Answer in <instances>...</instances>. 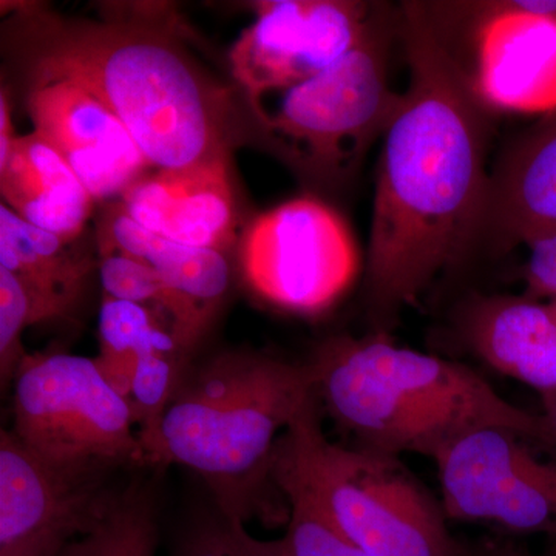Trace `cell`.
<instances>
[{
    "mask_svg": "<svg viewBox=\"0 0 556 556\" xmlns=\"http://www.w3.org/2000/svg\"><path fill=\"white\" fill-rule=\"evenodd\" d=\"M399 33L409 83L383 137L364 285L372 332L388 336L481 236L492 134L490 109L428 7L405 2Z\"/></svg>",
    "mask_w": 556,
    "mask_h": 556,
    "instance_id": "1",
    "label": "cell"
},
{
    "mask_svg": "<svg viewBox=\"0 0 556 556\" xmlns=\"http://www.w3.org/2000/svg\"><path fill=\"white\" fill-rule=\"evenodd\" d=\"M3 36L27 78L61 76L100 98L156 170L257 146L243 91L204 68L188 28L167 5L105 3L67 17L36 2L7 3Z\"/></svg>",
    "mask_w": 556,
    "mask_h": 556,
    "instance_id": "2",
    "label": "cell"
},
{
    "mask_svg": "<svg viewBox=\"0 0 556 556\" xmlns=\"http://www.w3.org/2000/svg\"><path fill=\"white\" fill-rule=\"evenodd\" d=\"M306 364L321 413L354 447L437 460L457 439L486 427L556 447L546 416L510 404L467 365L397 346L391 336H332Z\"/></svg>",
    "mask_w": 556,
    "mask_h": 556,
    "instance_id": "3",
    "label": "cell"
},
{
    "mask_svg": "<svg viewBox=\"0 0 556 556\" xmlns=\"http://www.w3.org/2000/svg\"><path fill=\"white\" fill-rule=\"evenodd\" d=\"M314 393L308 364L226 351L189 368L159 428L139 439L141 464L199 475L226 517L266 518L278 439Z\"/></svg>",
    "mask_w": 556,
    "mask_h": 556,
    "instance_id": "4",
    "label": "cell"
},
{
    "mask_svg": "<svg viewBox=\"0 0 556 556\" xmlns=\"http://www.w3.org/2000/svg\"><path fill=\"white\" fill-rule=\"evenodd\" d=\"M270 479L313 501L368 556L467 554L442 501L401 457L328 441L316 393L278 439Z\"/></svg>",
    "mask_w": 556,
    "mask_h": 556,
    "instance_id": "5",
    "label": "cell"
},
{
    "mask_svg": "<svg viewBox=\"0 0 556 556\" xmlns=\"http://www.w3.org/2000/svg\"><path fill=\"white\" fill-rule=\"evenodd\" d=\"M399 16L380 3L364 38L342 60L299 86L247 98L258 148L311 189L353 179L376 139L386 137L402 93L390 89L388 54Z\"/></svg>",
    "mask_w": 556,
    "mask_h": 556,
    "instance_id": "6",
    "label": "cell"
},
{
    "mask_svg": "<svg viewBox=\"0 0 556 556\" xmlns=\"http://www.w3.org/2000/svg\"><path fill=\"white\" fill-rule=\"evenodd\" d=\"M129 402L97 361L78 354H27L13 380V433L54 466L141 464Z\"/></svg>",
    "mask_w": 556,
    "mask_h": 556,
    "instance_id": "7",
    "label": "cell"
},
{
    "mask_svg": "<svg viewBox=\"0 0 556 556\" xmlns=\"http://www.w3.org/2000/svg\"><path fill=\"white\" fill-rule=\"evenodd\" d=\"M244 283L263 302L314 317L353 287L361 255L345 218L317 197H300L263 212L239 241Z\"/></svg>",
    "mask_w": 556,
    "mask_h": 556,
    "instance_id": "8",
    "label": "cell"
},
{
    "mask_svg": "<svg viewBox=\"0 0 556 556\" xmlns=\"http://www.w3.org/2000/svg\"><path fill=\"white\" fill-rule=\"evenodd\" d=\"M501 427L471 431L434 460L448 519L556 540V466Z\"/></svg>",
    "mask_w": 556,
    "mask_h": 556,
    "instance_id": "9",
    "label": "cell"
},
{
    "mask_svg": "<svg viewBox=\"0 0 556 556\" xmlns=\"http://www.w3.org/2000/svg\"><path fill=\"white\" fill-rule=\"evenodd\" d=\"M251 9L255 20L228 53L244 97L289 89L332 67L364 38L380 3L262 0Z\"/></svg>",
    "mask_w": 556,
    "mask_h": 556,
    "instance_id": "10",
    "label": "cell"
},
{
    "mask_svg": "<svg viewBox=\"0 0 556 556\" xmlns=\"http://www.w3.org/2000/svg\"><path fill=\"white\" fill-rule=\"evenodd\" d=\"M109 468L54 466L0 431V552L60 555L89 532L113 493L104 489Z\"/></svg>",
    "mask_w": 556,
    "mask_h": 556,
    "instance_id": "11",
    "label": "cell"
},
{
    "mask_svg": "<svg viewBox=\"0 0 556 556\" xmlns=\"http://www.w3.org/2000/svg\"><path fill=\"white\" fill-rule=\"evenodd\" d=\"M25 101L35 131L67 161L97 203L119 200L153 169L118 116L76 80L31 76Z\"/></svg>",
    "mask_w": 556,
    "mask_h": 556,
    "instance_id": "12",
    "label": "cell"
},
{
    "mask_svg": "<svg viewBox=\"0 0 556 556\" xmlns=\"http://www.w3.org/2000/svg\"><path fill=\"white\" fill-rule=\"evenodd\" d=\"M473 89L485 108L543 113L556 109V17L522 0L475 3Z\"/></svg>",
    "mask_w": 556,
    "mask_h": 556,
    "instance_id": "13",
    "label": "cell"
},
{
    "mask_svg": "<svg viewBox=\"0 0 556 556\" xmlns=\"http://www.w3.org/2000/svg\"><path fill=\"white\" fill-rule=\"evenodd\" d=\"M230 156L146 175L124 192L121 204L135 223L163 239L226 254L239 229Z\"/></svg>",
    "mask_w": 556,
    "mask_h": 556,
    "instance_id": "14",
    "label": "cell"
},
{
    "mask_svg": "<svg viewBox=\"0 0 556 556\" xmlns=\"http://www.w3.org/2000/svg\"><path fill=\"white\" fill-rule=\"evenodd\" d=\"M460 343L500 375L556 391V317L548 302L529 295H475L456 317Z\"/></svg>",
    "mask_w": 556,
    "mask_h": 556,
    "instance_id": "15",
    "label": "cell"
},
{
    "mask_svg": "<svg viewBox=\"0 0 556 556\" xmlns=\"http://www.w3.org/2000/svg\"><path fill=\"white\" fill-rule=\"evenodd\" d=\"M556 236V109L519 135L490 172L481 236L510 249Z\"/></svg>",
    "mask_w": 556,
    "mask_h": 556,
    "instance_id": "16",
    "label": "cell"
},
{
    "mask_svg": "<svg viewBox=\"0 0 556 556\" xmlns=\"http://www.w3.org/2000/svg\"><path fill=\"white\" fill-rule=\"evenodd\" d=\"M0 192L14 214L68 243L84 236L97 204L67 161L35 130L16 139L0 166Z\"/></svg>",
    "mask_w": 556,
    "mask_h": 556,
    "instance_id": "17",
    "label": "cell"
},
{
    "mask_svg": "<svg viewBox=\"0 0 556 556\" xmlns=\"http://www.w3.org/2000/svg\"><path fill=\"white\" fill-rule=\"evenodd\" d=\"M94 239L108 241L149 266L164 285L211 327L230 287L226 254L163 239L127 215L119 200L110 201L98 218Z\"/></svg>",
    "mask_w": 556,
    "mask_h": 556,
    "instance_id": "18",
    "label": "cell"
},
{
    "mask_svg": "<svg viewBox=\"0 0 556 556\" xmlns=\"http://www.w3.org/2000/svg\"><path fill=\"white\" fill-rule=\"evenodd\" d=\"M78 241L61 240L31 226L5 204L0 206V268L21 281L49 321L72 313L98 268V257L78 247Z\"/></svg>",
    "mask_w": 556,
    "mask_h": 556,
    "instance_id": "19",
    "label": "cell"
},
{
    "mask_svg": "<svg viewBox=\"0 0 556 556\" xmlns=\"http://www.w3.org/2000/svg\"><path fill=\"white\" fill-rule=\"evenodd\" d=\"M100 356L94 357L110 386L126 399L138 358L148 353H182L190 356L175 334L166 314L139 303L102 294L98 321Z\"/></svg>",
    "mask_w": 556,
    "mask_h": 556,
    "instance_id": "20",
    "label": "cell"
},
{
    "mask_svg": "<svg viewBox=\"0 0 556 556\" xmlns=\"http://www.w3.org/2000/svg\"><path fill=\"white\" fill-rule=\"evenodd\" d=\"M159 515L152 490L141 484L113 493L89 532L68 541L58 556H156Z\"/></svg>",
    "mask_w": 556,
    "mask_h": 556,
    "instance_id": "21",
    "label": "cell"
},
{
    "mask_svg": "<svg viewBox=\"0 0 556 556\" xmlns=\"http://www.w3.org/2000/svg\"><path fill=\"white\" fill-rule=\"evenodd\" d=\"M97 251L102 294L166 314L174 324L178 342L192 353L207 332L203 320L144 263L129 257L108 241L97 240Z\"/></svg>",
    "mask_w": 556,
    "mask_h": 556,
    "instance_id": "22",
    "label": "cell"
},
{
    "mask_svg": "<svg viewBox=\"0 0 556 556\" xmlns=\"http://www.w3.org/2000/svg\"><path fill=\"white\" fill-rule=\"evenodd\" d=\"M188 371V354L148 353L138 358L127 396L138 439L150 437L159 428Z\"/></svg>",
    "mask_w": 556,
    "mask_h": 556,
    "instance_id": "23",
    "label": "cell"
},
{
    "mask_svg": "<svg viewBox=\"0 0 556 556\" xmlns=\"http://www.w3.org/2000/svg\"><path fill=\"white\" fill-rule=\"evenodd\" d=\"M170 556H289L283 538L258 540L239 518L215 515L186 527L172 547Z\"/></svg>",
    "mask_w": 556,
    "mask_h": 556,
    "instance_id": "24",
    "label": "cell"
},
{
    "mask_svg": "<svg viewBox=\"0 0 556 556\" xmlns=\"http://www.w3.org/2000/svg\"><path fill=\"white\" fill-rule=\"evenodd\" d=\"M283 496L289 503L283 541L289 556H368L348 540L308 497L294 490Z\"/></svg>",
    "mask_w": 556,
    "mask_h": 556,
    "instance_id": "25",
    "label": "cell"
},
{
    "mask_svg": "<svg viewBox=\"0 0 556 556\" xmlns=\"http://www.w3.org/2000/svg\"><path fill=\"white\" fill-rule=\"evenodd\" d=\"M47 321L36 300L9 270L0 268V379L13 386L14 376L27 357L22 334L33 325Z\"/></svg>",
    "mask_w": 556,
    "mask_h": 556,
    "instance_id": "26",
    "label": "cell"
},
{
    "mask_svg": "<svg viewBox=\"0 0 556 556\" xmlns=\"http://www.w3.org/2000/svg\"><path fill=\"white\" fill-rule=\"evenodd\" d=\"M525 266L526 295L556 299V236L530 244Z\"/></svg>",
    "mask_w": 556,
    "mask_h": 556,
    "instance_id": "27",
    "label": "cell"
},
{
    "mask_svg": "<svg viewBox=\"0 0 556 556\" xmlns=\"http://www.w3.org/2000/svg\"><path fill=\"white\" fill-rule=\"evenodd\" d=\"M16 139L13 121H11L10 90L2 86L0 90V166L9 160Z\"/></svg>",
    "mask_w": 556,
    "mask_h": 556,
    "instance_id": "28",
    "label": "cell"
},
{
    "mask_svg": "<svg viewBox=\"0 0 556 556\" xmlns=\"http://www.w3.org/2000/svg\"><path fill=\"white\" fill-rule=\"evenodd\" d=\"M466 556H538L511 541L479 540L468 543ZM548 556V555H547Z\"/></svg>",
    "mask_w": 556,
    "mask_h": 556,
    "instance_id": "29",
    "label": "cell"
},
{
    "mask_svg": "<svg viewBox=\"0 0 556 556\" xmlns=\"http://www.w3.org/2000/svg\"><path fill=\"white\" fill-rule=\"evenodd\" d=\"M541 399H543L544 416L547 417L548 422H551V426L556 431V391Z\"/></svg>",
    "mask_w": 556,
    "mask_h": 556,
    "instance_id": "30",
    "label": "cell"
},
{
    "mask_svg": "<svg viewBox=\"0 0 556 556\" xmlns=\"http://www.w3.org/2000/svg\"><path fill=\"white\" fill-rule=\"evenodd\" d=\"M0 556H50L39 552H0Z\"/></svg>",
    "mask_w": 556,
    "mask_h": 556,
    "instance_id": "31",
    "label": "cell"
},
{
    "mask_svg": "<svg viewBox=\"0 0 556 556\" xmlns=\"http://www.w3.org/2000/svg\"><path fill=\"white\" fill-rule=\"evenodd\" d=\"M548 305H551L552 311H554L555 317H556V299L547 300Z\"/></svg>",
    "mask_w": 556,
    "mask_h": 556,
    "instance_id": "32",
    "label": "cell"
},
{
    "mask_svg": "<svg viewBox=\"0 0 556 556\" xmlns=\"http://www.w3.org/2000/svg\"><path fill=\"white\" fill-rule=\"evenodd\" d=\"M548 556H556V540L552 541L551 554Z\"/></svg>",
    "mask_w": 556,
    "mask_h": 556,
    "instance_id": "33",
    "label": "cell"
}]
</instances>
